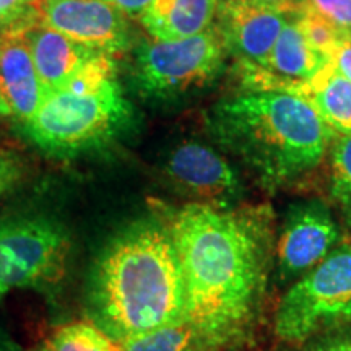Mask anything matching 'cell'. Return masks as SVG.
Wrapping results in <instances>:
<instances>
[{"label":"cell","mask_w":351,"mask_h":351,"mask_svg":"<svg viewBox=\"0 0 351 351\" xmlns=\"http://www.w3.org/2000/svg\"><path fill=\"white\" fill-rule=\"evenodd\" d=\"M232 2L270 8V10L287 13V15H298V13L302 12V8L306 5V0H232Z\"/></svg>","instance_id":"obj_22"},{"label":"cell","mask_w":351,"mask_h":351,"mask_svg":"<svg viewBox=\"0 0 351 351\" xmlns=\"http://www.w3.org/2000/svg\"><path fill=\"white\" fill-rule=\"evenodd\" d=\"M67 234L47 219L0 225V296L56 283L65 271Z\"/></svg>","instance_id":"obj_7"},{"label":"cell","mask_w":351,"mask_h":351,"mask_svg":"<svg viewBox=\"0 0 351 351\" xmlns=\"http://www.w3.org/2000/svg\"><path fill=\"white\" fill-rule=\"evenodd\" d=\"M0 351H3V350H2V348H0Z\"/></svg>","instance_id":"obj_29"},{"label":"cell","mask_w":351,"mask_h":351,"mask_svg":"<svg viewBox=\"0 0 351 351\" xmlns=\"http://www.w3.org/2000/svg\"><path fill=\"white\" fill-rule=\"evenodd\" d=\"M351 320V245L333 249L285 293L275 315V332L300 343L335 324Z\"/></svg>","instance_id":"obj_5"},{"label":"cell","mask_w":351,"mask_h":351,"mask_svg":"<svg viewBox=\"0 0 351 351\" xmlns=\"http://www.w3.org/2000/svg\"><path fill=\"white\" fill-rule=\"evenodd\" d=\"M0 91L12 116L26 125L46 99L25 33L0 38Z\"/></svg>","instance_id":"obj_12"},{"label":"cell","mask_w":351,"mask_h":351,"mask_svg":"<svg viewBox=\"0 0 351 351\" xmlns=\"http://www.w3.org/2000/svg\"><path fill=\"white\" fill-rule=\"evenodd\" d=\"M296 19L309 46L327 60L332 59L333 52L339 49V46L345 39L351 38V34L341 32L330 21L322 19L309 8H302V12L298 13Z\"/></svg>","instance_id":"obj_19"},{"label":"cell","mask_w":351,"mask_h":351,"mask_svg":"<svg viewBox=\"0 0 351 351\" xmlns=\"http://www.w3.org/2000/svg\"><path fill=\"white\" fill-rule=\"evenodd\" d=\"M20 168L15 160L10 156L0 155V195L12 187V184L19 179Z\"/></svg>","instance_id":"obj_23"},{"label":"cell","mask_w":351,"mask_h":351,"mask_svg":"<svg viewBox=\"0 0 351 351\" xmlns=\"http://www.w3.org/2000/svg\"><path fill=\"white\" fill-rule=\"evenodd\" d=\"M218 0H153L138 16L153 39L178 41L212 26Z\"/></svg>","instance_id":"obj_14"},{"label":"cell","mask_w":351,"mask_h":351,"mask_svg":"<svg viewBox=\"0 0 351 351\" xmlns=\"http://www.w3.org/2000/svg\"><path fill=\"white\" fill-rule=\"evenodd\" d=\"M129 16H140L153 0H103Z\"/></svg>","instance_id":"obj_25"},{"label":"cell","mask_w":351,"mask_h":351,"mask_svg":"<svg viewBox=\"0 0 351 351\" xmlns=\"http://www.w3.org/2000/svg\"><path fill=\"white\" fill-rule=\"evenodd\" d=\"M330 195L351 228V134H339L332 140Z\"/></svg>","instance_id":"obj_18"},{"label":"cell","mask_w":351,"mask_h":351,"mask_svg":"<svg viewBox=\"0 0 351 351\" xmlns=\"http://www.w3.org/2000/svg\"><path fill=\"white\" fill-rule=\"evenodd\" d=\"M36 21L109 54L129 46L125 15L103 0H34Z\"/></svg>","instance_id":"obj_8"},{"label":"cell","mask_w":351,"mask_h":351,"mask_svg":"<svg viewBox=\"0 0 351 351\" xmlns=\"http://www.w3.org/2000/svg\"><path fill=\"white\" fill-rule=\"evenodd\" d=\"M43 351H46V350H43Z\"/></svg>","instance_id":"obj_30"},{"label":"cell","mask_w":351,"mask_h":351,"mask_svg":"<svg viewBox=\"0 0 351 351\" xmlns=\"http://www.w3.org/2000/svg\"><path fill=\"white\" fill-rule=\"evenodd\" d=\"M223 54L221 36L212 26L178 41L153 39L135 51L134 77L148 98H178L212 83L223 67Z\"/></svg>","instance_id":"obj_6"},{"label":"cell","mask_w":351,"mask_h":351,"mask_svg":"<svg viewBox=\"0 0 351 351\" xmlns=\"http://www.w3.org/2000/svg\"><path fill=\"white\" fill-rule=\"evenodd\" d=\"M218 12L217 29L225 51L236 57L239 67H265L288 20L287 13L232 0H218Z\"/></svg>","instance_id":"obj_11"},{"label":"cell","mask_w":351,"mask_h":351,"mask_svg":"<svg viewBox=\"0 0 351 351\" xmlns=\"http://www.w3.org/2000/svg\"><path fill=\"white\" fill-rule=\"evenodd\" d=\"M34 0H0V12L26 26L36 25V13L33 7Z\"/></svg>","instance_id":"obj_21"},{"label":"cell","mask_w":351,"mask_h":351,"mask_svg":"<svg viewBox=\"0 0 351 351\" xmlns=\"http://www.w3.org/2000/svg\"><path fill=\"white\" fill-rule=\"evenodd\" d=\"M291 93L304 98L335 134H351V82L332 60Z\"/></svg>","instance_id":"obj_15"},{"label":"cell","mask_w":351,"mask_h":351,"mask_svg":"<svg viewBox=\"0 0 351 351\" xmlns=\"http://www.w3.org/2000/svg\"><path fill=\"white\" fill-rule=\"evenodd\" d=\"M46 351H122V343L91 322H73L54 333Z\"/></svg>","instance_id":"obj_17"},{"label":"cell","mask_w":351,"mask_h":351,"mask_svg":"<svg viewBox=\"0 0 351 351\" xmlns=\"http://www.w3.org/2000/svg\"><path fill=\"white\" fill-rule=\"evenodd\" d=\"M184 285V319L212 343L247 320L262 275V243L251 219L189 204L169 225Z\"/></svg>","instance_id":"obj_1"},{"label":"cell","mask_w":351,"mask_h":351,"mask_svg":"<svg viewBox=\"0 0 351 351\" xmlns=\"http://www.w3.org/2000/svg\"><path fill=\"white\" fill-rule=\"evenodd\" d=\"M96 326L121 343L184 319V285L169 228L138 223L96 262L90 283Z\"/></svg>","instance_id":"obj_2"},{"label":"cell","mask_w":351,"mask_h":351,"mask_svg":"<svg viewBox=\"0 0 351 351\" xmlns=\"http://www.w3.org/2000/svg\"><path fill=\"white\" fill-rule=\"evenodd\" d=\"M130 108L116 80L98 90H60L47 96L26 124V134L44 152L75 155L106 143L129 121Z\"/></svg>","instance_id":"obj_4"},{"label":"cell","mask_w":351,"mask_h":351,"mask_svg":"<svg viewBox=\"0 0 351 351\" xmlns=\"http://www.w3.org/2000/svg\"><path fill=\"white\" fill-rule=\"evenodd\" d=\"M166 171L171 181L199 204L223 208L241 195V181L232 166L213 148L199 142L174 148Z\"/></svg>","instance_id":"obj_10"},{"label":"cell","mask_w":351,"mask_h":351,"mask_svg":"<svg viewBox=\"0 0 351 351\" xmlns=\"http://www.w3.org/2000/svg\"><path fill=\"white\" fill-rule=\"evenodd\" d=\"M29 28H32V26H26L23 23H20V21L8 19L7 15H3V13L0 12V38L7 36V34L25 33L26 29H29Z\"/></svg>","instance_id":"obj_26"},{"label":"cell","mask_w":351,"mask_h":351,"mask_svg":"<svg viewBox=\"0 0 351 351\" xmlns=\"http://www.w3.org/2000/svg\"><path fill=\"white\" fill-rule=\"evenodd\" d=\"M25 38L32 49L46 98L62 90L88 60L103 52L98 47L78 43L39 23L26 29Z\"/></svg>","instance_id":"obj_13"},{"label":"cell","mask_w":351,"mask_h":351,"mask_svg":"<svg viewBox=\"0 0 351 351\" xmlns=\"http://www.w3.org/2000/svg\"><path fill=\"white\" fill-rule=\"evenodd\" d=\"M210 124L219 142L270 189L317 168L337 135L304 98L288 91L223 101L213 109Z\"/></svg>","instance_id":"obj_3"},{"label":"cell","mask_w":351,"mask_h":351,"mask_svg":"<svg viewBox=\"0 0 351 351\" xmlns=\"http://www.w3.org/2000/svg\"><path fill=\"white\" fill-rule=\"evenodd\" d=\"M315 351H351V340H337L330 343L322 345Z\"/></svg>","instance_id":"obj_27"},{"label":"cell","mask_w":351,"mask_h":351,"mask_svg":"<svg viewBox=\"0 0 351 351\" xmlns=\"http://www.w3.org/2000/svg\"><path fill=\"white\" fill-rule=\"evenodd\" d=\"M339 239L335 219L322 202L293 205L278 241L280 274L283 278H301L333 251Z\"/></svg>","instance_id":"obj_9"},{"label":"cell","mask_w":351,"mask_h":351,"mask_svg":"<svg viewBox=\"0 0 351 351\" xmlns=\"http://www.w3.org/2000/svg\"><path fill=\"white\" fill-rule=\"evenodd\" d=\"M213 343L186 319L134 337L122 351H205Z\"/></svg>","instance_id":"obj_16"},{"label":"cell","mask_w":351,"mask_h":351,"mask_svg":"<svg viewBox=\"0 0 351 351\" xmlns=\"http://www.w3.org/2000/svg\"><path fill=\"white\" fill-rule=\"evenodd\" d=\"M332 62L351 82V38L345 39L339 49L333 52Z\"/></svg>","instance_id":"obj_24"},{"label":"cell","mask_w":351,"mask_h":351,"mask_svg":"<svg viewBox=\"0 0 351 351\" xmlns=\"http://www.w3.org/2000/svg\"><path fill=\"white\" fill-rule=\"evenodd\" d=\"M304 8H309L341 32L351 34V0H306Z\"/></svg>","instance_id":"obj_20"},{"label":"cell","mask_w":351,"mask_h":351,"mask_svg":"<svg viewBox=\"0 0 351 351\" xmlns=\"http://www.w3.org/2000/svg\"><path fill=\"white\" fill-rule=\"evenodd\" d=\"M7 116H12V109L8 106L7 99L3 98L2 91H0V117H7Z\"/></svg>","instance_id":"obj_28"}]
</instances>
